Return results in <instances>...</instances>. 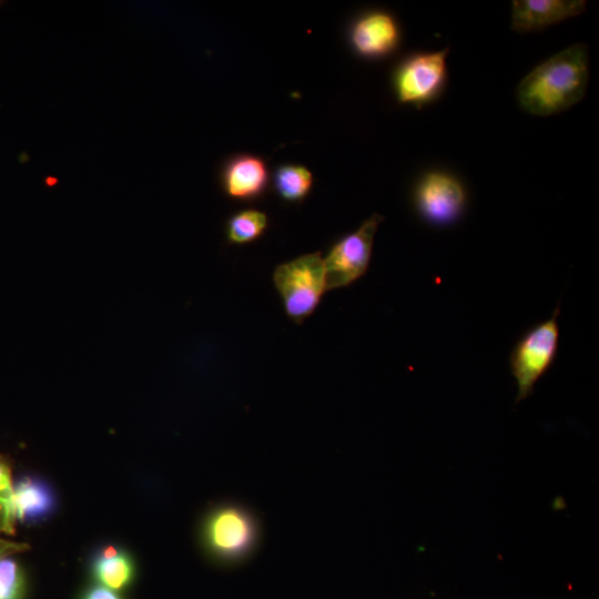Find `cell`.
Listing matches in <instances>:
<instances>
[{"label": "cell", "instance_id": "obj_9", "mask_svg": "<svg viewBox=\"0 0 599 599\" xmlns=\"http://www.w3.org/2000/svg\"><path fill=\"white\" fill-rule=\"evenodd\" d=\"M585 0H516L512 1L511 29L517 32L539 31L586 9Z\"/></svg>", "mask_w": 599, "mask_h": 599}, {"label": "cell", "instance_id": "obj_11", "mask_svg": "<svg viewBox=\"0 0 599 599\" xmlns=\"http://www.w3.org/2000/svg\"><path fill=\"white\" fill-rule=\"evenodd\" d=\"M54 507V494L42 479L26 476L12 485L11 510L14 521H40L48 517Z\"/></svg>", "mask_w": 599, "mask_h": 599}, {"label": "cell", "instance_id": "obj_1", "mask_svg": "<svg viewBox=\"0 0 599 599\" xmlns=\"http://www.w3.org/2000/svg\"><path fill=\"white\" fill-rule=\"evenodd\" d=\"M588 78L587 45L575 43L530 71L517 87V99L534 115H551L585 97Z\"/></svg>", "mask_w": 599, "mask_h": 599}, {"label": "cell", "instance_id": "obj_13", "mask_svg": "<svg viewBox=\"0 0 599 599\" xmlns=\"http://www.w3.org/2000/svg\"><path fill=\"white\" fill-rule=\"evenodd\" d=\"M274 185L283 200L288 202L302 201L312 189L313 175L305 166L283 165L275 172Z\"/></svg>", "mask_w": 599, "mask_h": 599}, {"label": "cell", "instance_id": "obj_10", "mask_svg": "<svg viewBox=\"0 0 599 599\" xmlns=\"http://www.w3.org/2000/svg\"><path fill=\"white\" fill-rule=\"evenodd\" d=\"M267 177L266 164L261 158L240 155L223 171L224 191L235 200H253L263 193Z\"/></svg>", "mask_w": 599, "mask_h": 599}, {"label": "cell", "instance_id": "obj_2", "mask_svg": "<svg viewBox=\"0 0 599 599\" xmlns=\"http://www.w3.org/2000/svg\"><path fill=\"white\" fill-rule=\"evenodd\" d=\"M273 284L286 315L301 325L315 311L326 292L321 252L307 253L277 265L273 272Z\"/></svg>", "mask_w": 599, "mask_h": 599}, {"label": "cell", "instance_id": "obj_14", "mask_svg": "<svg viewBox=\"0 0 599 599\" xmlns=\"http://www.w3.org/2000/svg\"><path fill=\"white\" fill-rule=\"evenodd\" d=\"M268 224L264 212L247 209L230 217L226 225V237L230 243L243 245L257 240Z\"/></svg>", "mask_w": 599, "mask_h": 599}, {"label": "cell", "instance_id": "obj_17", "mask_svg": "<svg viewBox=\"0 0 599 599\" xmlns=\"http://www.w3.org/2000/svg\"><path fill=\"white\" fill-rule=\"evenodd\" d=\"M13 524L11 502L0 498V531L11 532Z\"/></svg>", "mask_w": 599, "mask_h": 599}, {"label": "cell", "instance_id": "obj_5", "mask_svg": "<svg viewBox=\"0 0 599 599\" xmlns=\"http://www.w3.org/2000/svg\"><path fill=\"white\" fill-rule=\"evenodd\" d=\"M383 216L374 213L361 226L338 240L323 257L326 291L348 286L362 277L369 265L374 237Z\"/></svg>", "mask_w": 599, "mask_h": 599}, {"label": "cell", "instance_id": "obj_8", "mask_svg": "<svg viewBox=\"0 0 599 599\" xmlns=\"http://www.w3.org/2000/svg\"><path fill=\"white\" fill-rule=\"evenodd\" d=\"M400 39L397 22L389 13L373 11L353 26L351 41L355 51L366 58H380L393 52Z\"/></svg>", "mask_w": 599, "mask_h": 599}, {"label": "cell", "instance_id": "obj_3", "mask_svg": "<svg viewBox=\"0 0 599 599\" xmlns=\"http://www.w3.org/2000/svg\"><path fill=\"white\" fill-rule=\"evenodd\" d=\"M559 306L552 315L528 329L516 343L509 356V368L516 380V403L526 399L536 382L552 365L559 342Z\"/></svg>", "mask_w": 599, "mask_h": 599}, {"label": "cell", "instance_id": "obj_15", "mask_svg": "<svg viewBox=\"0 0 599 599\" xmlns=\"http://www.w3.org/2000/svg\"><path fill=\"white\" fill-rule=\"evenodd\" d=\"M24 581L19 565L7 556L0 558V599H21Z\"/></svg>", "mask_w": 599, "mask_h": 599}, {"label": "cell", "instance_id": "obj_4", "mask_svg": "<svg viewBox=\"0 0 599 599\" xmlns=\"http://www.w3.org/2000/svg\"><path fill=\"white\" fill-rule=\"evenodd\" d=\"M258 526L253 514L240 505L215 509L204 525V541L209 551L226 564H237L254 550Z\"/></svg>", "mask_w": 599, "mask_h": 599}, {"label": "cell", "instance_id": "obj_6", "mask_svg": "<svg viewBox=\"0 0 599 599\" xmlns=\"http://www.w3.org/2000/svg\"><path fill=\"white\" fill-rule=\"evenodd\" d=\"M449 49L416 53L405 59L394 73L397 100L417 108L429 103L443 91L447 79Z\"/></svg>", "mask_w": 599, "mask_h": 599}, {"label": "cell", "instance_id": "obj_19", "mask_svg": "<svg viewBox=\"0 0 599 599\" xmlns=\"http://www.w3.org/2000/svg\"><path fill=\"white\" fill-rule=\"evenodd\" d=\"M23 549V545L0 539V558Z\"/></svg>", "mask_w": 599, "mask_h": 599}, {"label": "cell", "instance_id": "obj_7", "mask_svg": "<svg viewBox=\"0 0 599 599\" xmlns=\"http://www.w3.org/2000/svg\"><path fill=\"white\" fill-rule=\"evenodd\" d=\"M466 201L461 182L447 172H428L419 180L414 192L418 213L434 225H448L458 220Z\"/></svg>", "mask_w": 599, "mask_h": 599}, {"label": "cell", "instance_id": "obj_16", "mask_svg": "<svg viewBox=\"0 0 599 599\" xmlns=\"http://www.w3.org/2000/svg\"><path fill=\"white\" fill-rule=\"evenodd\" d=\"M12 483L10 468L3 457L0 456V498L11 502Z\"/></svg>", "mask_w": 599, "mask_h": 599}, {"label": "cell", "instance_id": "obj_12", "mask_svg": "<svg viewBox=\"0 0 599 599\" xmlns=\"http://www.w3.org/2000/svg\"><path fill=\"white\" fill-rule=\"evenodd\" d=\"M94 577L110 589H121L134 575L131 558L112 546L104 547L93 560Z\"/></svg>", "mask_w": 599, "mask_h": 599}, {"label": "cell", "instance_id": "obj_18", "mask_svg": "<svg viewBox=\"0 0 599 599\" xmlns=\"http://www.w3.org/2000/svg\"><path fill=\"white\" fill-rule=\"evenodd\" d=\"M83 599H121L113 590L106 587L91 588Z\"/></svg>", "mask_w": 599, "mask_h": 599}]
</instances>
